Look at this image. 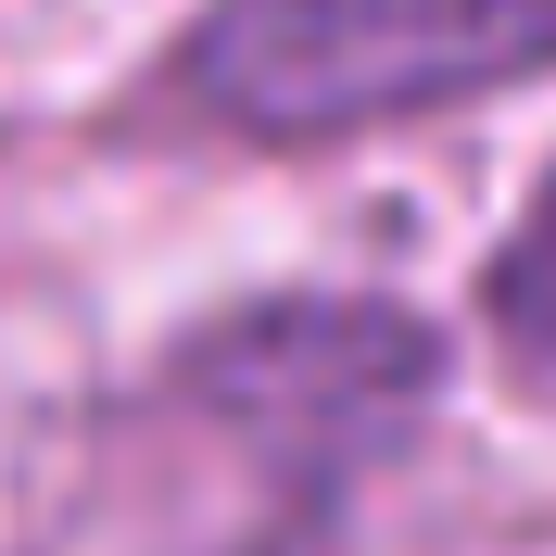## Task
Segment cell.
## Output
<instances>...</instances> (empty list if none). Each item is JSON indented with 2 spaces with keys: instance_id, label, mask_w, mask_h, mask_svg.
Masks as SVG:
<instances>
[{
  "instance_id": "cell-1",
  "label": "cell",
  "mask_w": 556,
  "mask_h": 556,
  "mask_svg": "<svg viewBox=\"0 0 556 556\" xmlns=\"http://www.w3.org/2000/svg\"><path fill=\"white\" fill-rule=\"evenodd\" d=\"M544 64L556 0H228L177 76L241 139H354Z\"/></svg>"
},
{
  "instance_id": "cell-2",
  "label": "cell",
  "mask_w": 556,
  "mask_h": 556,
  "mask_svg": "<svg viewBox=\"0 0 556 556\" xmlns=\"http://www.w3.org/2000/svg\"><path fill=\"white\" fill-rule=\"evenodd\" d=\"M493 304H506V329H519V342L556 367V203L531 215V241L506 253V291H493Z\"/></svg>"
}]
</instances>
